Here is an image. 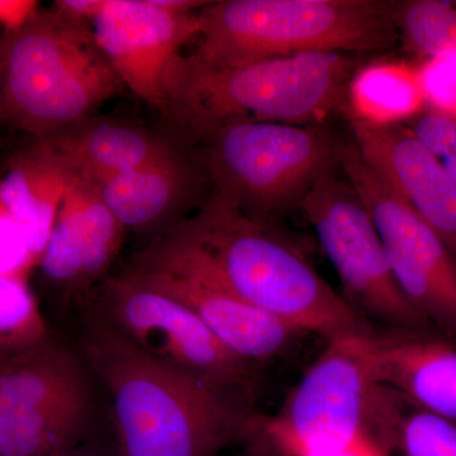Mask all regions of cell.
Here are the masks:
<instances>
[{
	"mask_svg": "<svg viewBox=\"0 0 456 456\" xmlns=\"http://www.w3.org/2000/svg\"><path fill=\"white\" fill-rule=\"evenodd\" d=\"M392 456H456V424L402 401L392 428Z\"/></svg>",
	"mask_w": 456,
	"mask_h": 456,
	"instance_id": "23",
	"label": "cell"
},
{
	"mask_svg": "<svg viewBox=\"0 0 456 456\" xmlns=\"http://www.w3.org/2000/svg\"><path fill=\"white\" fill-rule=\"evenodd\" d=\"M204 183L208 179L196 156L179 149L160 160L110 176L99 183V189L126 231L151 233L182 221L179 216L200 196Z\"/></svg>",
	"mask_w": 456,
	"mask_h": 456,
	"instance_id": "17",
	"label": "cell"
},
{
	"mask_svg": "<svg viewBox=\"0 0 456 456\" xmlns=\"http://www.w3.org/2000/svg\"><path fill=\"white\" fill-rule=\"evenodd\" d=\"M123 273L184 305L255 368L281 358L303 336L228 289L167 233L134 255Z\"/></svg>",
	"mask_w": 456,
	"mask_h": 456,
	"instance_id": "12",
	"label": "cell"
},
{
	"mask_svg": "<svg viewBox=\"0 0 456 456\" xmlns=\"http://www.w3.org/2000/svg\"><path fill=\"white\" fill-rule=\"evenodd\" d=\"M62 456H121V454L117 448L116 441L107 443V441L90 439L89 437L77 448Z\"/></svg>",
	"mask_w": 456,
	"mask_h": 456,
	"instance_id": "29",
	"label": "cell"
},
{
	"mask_svg": "<svg viewBox=\"0 0 456 456\" xmlns=\"http://www.w3.org/2000/svg\"><path fill=\"white\" fill-rule=\"evenodd\" d=\"M83 360L110 397L121 456H218L244 441L248 398L156 362L104 322L83 318Z\"/></svg>",
	"mask_w": 456,
	"mask_h": 456,
	"instance_id": "1",
	"label": "cell"
},
{
	"mask_svg": "<svg viewBox=\"0 0 456 456\" xmlns=\"http://www.w3.org/2000/svg\"><path fill=\"white\" fill-rule=\"evenodd\" d=\"M399 41L426 60L456 56V2L403 0L395 4Z\"/></svg>",
	"mask_w": 456,
	"mask_h": 456,
	"instance_id": "21",
	"label": "cell"
},
{
	"mask_svg": "<svg viewBox=\"0 0 456 456\" xmlns=\"http://www.w3.org/2000/svg\"><path fill=\"white\" fill-rule=\"evenodd\" d=\"M49 336L28 279L0 275V356L28 349Z\"/></svg>",
	"mask_w": 456,
	"mask_h": 456,
	"instance_id": "22",
	"label": "cell"
},
{
	"mask_svg": "<svg viewBox=\"0 0 456 456\" xmlns=\"http://www.w3.org/2000/svg\"><path fill=\"white\" fill-rule=\"evenodd\" d=\"M402 123L430 150L456 184V112L426 106Z\"/></svg>",
	"mask_w": 456,
	"mask_h": 456,
	"instance_id": "24",
	"label": "cell"
},
{
	"mask_svg": "<svg viewBox=\"0 0 456 456\" xmlns=\"http://www.w3.org/2000/svg\"><path fill=\"white\" fill-rule=\"evenodd\" d=\"M104 4L106 0H57L53 9L69 20L93 27Z\"/></svg>",
	"mask_w": 456,
	"mask_h": 456,
	"instance_id": "28",
	"label": "cell"
},
{
	"mask_svg": "<svg viewBox=\"0 0 456 456\" xmlns=\"http://www.w3.org/2000/svg\"><path fill=\"white\" fill-rule=\"evenodd\" d=\"M3 119L35 139L94 117L125 84L95 41L93 27L40 11L13 35H2Z\"/></svg>",
	"mask_w": 456,
	"mask_h": 456,
	"instance_id": "5",
	"label": "cell"
},
{
	"mask_svg": "<svg viewBox=\"0 0 456 456\" xmlns=\"http://www.w3.org/2000/svg\"><path fill=\"white\" fill-rule=\"evenodd\" d=\"M292 456H392L382 444L371 437H360L336 448L310 450Z\"/></svg>",
	"mask_w": 456,
	"mask_h": 456,
	"instance_id": "27",
	"label": "cell"
},
{
	"mask_svg": "<svg viewBox=\"0 0 456 456\" xmlns=\"http://www.w3.org/2000/svg\"><path fill=\"white\" fill-rule=\"evenodd\" d=\"M397 2L384 0H220L198 12L191 59L232 68L299 53H379L399 41Z\"/></svg>",
	"mask_w": 456,
	"mask_h": 456,
	"instance_id": "4",
	"label": "cell"
},
{
	"mask_svg": "<svg viewBox=\"0 0 456 456\" xmlns=\"http://www.w3.org/2000/svg\"><path fill=\"white\" fill-rule=\"evenodd\" d=\"M200 0H106L95 41L126 88L163 116L167 84L182 47L197 37Z\"/></svg>",
	"mask_w": 456,
	"mask_h": 456,
	"instance_id": "13",
	"label": "cell"
},
{
	"mask_svg": "<svg viewBox=\"0 0 456 456\" xmlns=\"http://www.w3.org/2000/svg\"><path fill=\"white\" fill-rule=\"evenodd\" d=\"M228 289L303 335L325 342L371 334L273 220L251 217L211 191L191 218L165 231Z\"/></svg>",
	"mask_w": 456,
	"mask_h": 456,
	"instance_id": "2",
	"label": "cell"
},
{
	"mask_svg": "<svg viewBox=\"0 0 456 456\" xmlns=\"http://www.w3.org/2000/svg\"><path fill=\"white\" fill-rule=\"evenodd\" d=\"M342 174L367 207L399 289L437 334L456 342V259L448 246L362 159L353 141Z\"/></svg>",
	"mask_w": 456,
	"mask_h": 456,
	"instance_id": "11",
	"label": "cell"
},
{
	"mask_svg": "<svg viewBox=\"0 0 456 456\" xmlns=\"http://www.w3.org/2000/svg\"><path fill=\"white\" fill-rule=\"evenodd\" d=\"M125 233L103 202L97 180L69 170L64 198L37 268L66 298L89 303L108 278Z\"/></svg>",
	"mask_w": 456,
	"mask_h": 456,
	"instance_id": "14",
	"label": "cell"
},
{
	"mask_svg": "<svg viewBox=\"0 0 456 456\" xmlns=\"http://www.w3.org/2000/svg\"><path fill=\"white\" fill-rule=\"evenodd\" d=\"M355 69L346 53H299L232 68H209L182 55L167 79L165 118L200 139L235 121L311 125L349 112Z\"/></svg>",
	"mask_w": 456,
	"mask_h": 456,
	"instance_id": "3",
	"label": "cell"
},
{
	"mask_svg": "<svg viewBox=\"0 0 456 456\" xmlns=\"http://www.w3.org/2000/svg\"><path fill=\"white\" fill-rule=\"evenodd\" d=\"M80 362L51 335L0 356V456H62L89 439L94 401Z\"/></svg>",
	"mask_w": 456,
	"mask_h": 456,
	"instance_id": "8",
	"label": "cell"
},
{
	"mask_svg": "<svg viewBox=\"0 0 456 456\" xmlns=\"http://www.w3.org/2000/svg\"><path fill=\"white\" fill-rule=\"evenodd\" d=\"M360 338L325 342L277 412L253 416L244 441L278 456L336 448L360 437L388 450L401 399L374 379Z\"/></svg>",
	"mask_w": 456,
	"mask_h": 456,
	"instance_id": "6",
	"label": "cell"
},
{
	"mask_svg": "<svg viewBox=\"0 0 456 456\" xmlns=\"http://www.w3.org/2000/svg\"><path fill=\"white\" fill-rule=\"evenodd\" d=\"M69 170L42 140L9 159L0 178V200L40 264L64 198Z\"/></svg>",
	"mask_w": 456,
	"mask_h": 456,
	"instance_id": "19",
	"label": "cell"
},
{
	"mask_svg": "<svg viewBox=\"0 0 456 456\" xmlns=\"http://www.w3.org/2000/svg\"><path fill=\"white\" fill-rule=\"evenodd\" d=\"M350 119L360 155L443 240L456 259V184L402 122Z\"/></svg>",
	"mask_w": 456,
	"mask_h": 456,
	"instance_id": "15",
	"label": "cell"
},
{
	"mask_svg": "<svg viewBox=\"0 0 456 456\" xmlns=\"http://www.w3.org/2000/svg\"><path fill=\"white\" fill-rule=\"evenodd\" d=\"M3 49H4V40H3L2 36L0 37V77H2ZM0 121H3L2 95H0Z\"/></svg>",
	"mask_w": 456,
	"mask_h": 456,
	"instance_id": "30",
	"label": "cell"
},
{
	"mask_svg": "<svg viewBox=\"0 0 456 456\" xmlns=\"http://www.w3.org/2000/svg\"><path fill=\"white\" fill-rule=\"evenodd\" d=\"M359 342L378 384L456 424V342L435 331L379 329Z\"/></svg>",
	"mask_w": 456,
	"mask_h": 456,
	"instance_id": "16",
	"label": "cell"
},
{
	"mask_svg": "<svg viewBox=\"0 0 456 456\" xmlns=\"http://www.w3.org/2000/svg\"><path fill=\"white\" fill-rule=\"evenodd\" d=\"M196 156L212 191L251 217L299 209L321 176L340 167L345 145L314 125L235 121L202 137Z\"/></svg>",
	"mask_w": 456,
	"mask_h": 456,
	"instance_id": "7",
	"label": "cell"
},
{
	"mask_svg": "<svg viewBox=\"0 0 456 456\" xmlns=\"http://www.w3.org/2000/svg\"><path fill=\"white\" fill-rule=\"evenodd\" d=\"M40 13L35 0H0V28L3 35H13Z\"/></svg>",
	"mask_w": 456,
	"mask_h": 456,
	"instance_id": "26",
	"label": "cell"
},
{
	"mask_svg": "<svg viewBox=\"0 0 456 456\" xmlns=\"http://www.w3.org/2000/svg\"><path fill=\"white\" fill-rule=\"evenodd\" d=\"M38 140L53 150L68 170L98 183L179 150L171 141L134 123L101 117Z\"/></svg>",
	"mask_w": 456,
	"mask_h": 456,
	"instance_id": "18",
	"label": "cell"
},
{
	"mask_svg": "<svg viewBox=\"0 0 456 456\" xmlns=\"http://www.w3.org/2000/svg\"><path fill=\"white\" fill-rule=\"evenodd\" d=\"M426 107L421 77L398 66H373L354 77L349 112L371 122H404Z\"/></svg>",
	"mask_w": 456,
	"mask_h": 456,
	"instance_id": "20",
	"label": "cell"
},
{
	"mask_svg": "<svg viewBox=\"0 0 456 456\" xmlns=\"http://www.w3.org/2000/svg\"><path fill=\"white\" fill-rule=\"evenodd\" d=\"M37 266L20 227L0 200V275L28 279Z\"/></svg>",
	"mask_w": 456,
	"mask_h": 456,
	"instance_id": "25",
	"label": "cell"
},
{
	"mask_svg": "<svg viewBox=\"0 0 456 456\" xmlns=\"http://www.w3.org/2000/svg\"><path fill=\"white\" fill-rule=\"evenodd\" d=\"M299 211L354 311L379 330L434 331L399 289L373 218L340 167L317 180Z\"/></svg>",
	"mask_w": 456,
	"mask_h": 456,
	"instance_id": "9",
	"label": "cell"
},
{
	"mask_svg": "<svg viewBox=\"0 0 456 456\" xmlns=\"http://www.w3.org/2000/svg\"><path fill=\"white\" fill-rule=\"evenodd\" d=\"M117 334L150 358L197 379L250 395L257 368L227 349L184 305L126 273L102 281L90 298Z\"/></svg>",
	"mask_w": 456,
	"mask_h": 456,
	"instance_id": "10",
	"label": "cell"
}]
</instances>
